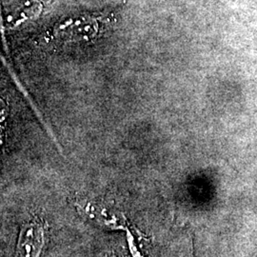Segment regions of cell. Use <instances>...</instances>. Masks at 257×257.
<instances>
[{
	"label": "cell",
	"mask_w": 257,
	"mask_h": 257,
	"mask_svg": "<svg viewBox=\"0 0 257 257\" xmlns=\"http://www.w3.org/2000/svg\"><path fill=\"white\" fill-rule=\"evenodd\" d=\"M44 246V231L37 221L28 222L21 229L18 243L20 257H39Z\"/></svg>",
	"instance_id": "cell-2"
},
{
	"label": "cell",
	"mask_w": 257,
	"mask_h": 257,
	"mask_svg": "<svg viewBox=\"0 0 257 257\" xmlns=\"http://www.w3.org/2000/svg\"><path fill=\"white\" fill-rule=\"evenodd\" d=\"M79 211L88 220L102 226H116L119 220L110 209L100 203L81 202L79 204Z\"/></svg>",
	"instance_id": "cell-3"
},
{
	"label": "cell",
	"mask_w": 257,
	"mask_h": 257,
	"mask_svg": "<svg viewBox=\"0 0 257 257\" xmlns=\"http://www.w3.org/2000/svg\"><path fill=\"white\" fill-rule=\"evenodd\" d=\"M106 257H124L123 255H121L119 253H110L109 255H107Z\"/></svg>",
	"instance_id": "cell-4"
},
{
	"label": "cell",
	"mask_w": 257,
	"mask_h": 257,
	"mask_svg": "<svg viewBox=\"0 0 257 257\" xmlns=\"http://www.w3.org/2000/svg\"><path fill=\"white\" fill-rule=\"evenodd\" d=\"M103 17L85 16L69 19L55 25L52 32V39L57 44H73L90 41L101 32Z\"/></svg>",
	"instance_id": "cell-1"
}]
</instances>
